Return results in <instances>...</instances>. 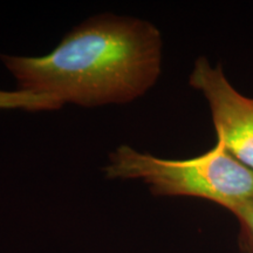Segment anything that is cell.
<instances>
[{"instance_id":"cell-1","label":"cell","mask_w":253,"mask_h":253,"mask_svg":"<svg viewBox=\"0 0 253 253\" xmlns=\"http://www.w3.org/2000/svg\"><path fill=\"white\" fill-rule=\"evenodd\" d=\"M0 60L18 84L15 90H0V110L126 103L156 84L162 37L148 21L102 14L69 32L49 54H0Z\"/></svg>"},{"instance_id":"cell-2","label":"cell","mask_w":253,"mask_h":253,"mask_svg":"<svg viewBox=\"0 0 253 253\" xmlns=\"http://www.w3.org/2000/svg\"><path fill=\"white\" fill-rule=\"evenodd\" d=\"M103 170L108 178L142 179L156 196L202 198L229 211L253 198V170L219 141L186 160L155 157L121 145Z\"/></svg>"},{"instance_id":"cell-3","label":"cell","mask_w":253,"mask_h":253,"mask_svg":"<svg viewBox=\"0 0 253 253\" xmlns=\"http://www.w3.org/2000/svg\"><path fill=\"white\" fill-rule=\"evenodd\" d=\"M189 84L208 101L216 141L253 170V97L239 93L221 66L204 56L195 61Z\"/></svg>"},{"instance_id":"cell-4","label":"cell","mask_w":253,"mask_h":253,"mask_svg":"<svg viewBox=\"0 0 253 253\" xmlns=\"http://www.w3.org/2000/svg\"><path fill=\"white\" fill-rule=\"evenodd\" d=\"M238 220L244 248L253 253V198L244 202L230 211Z\"/></svg>"}]
</instances>
